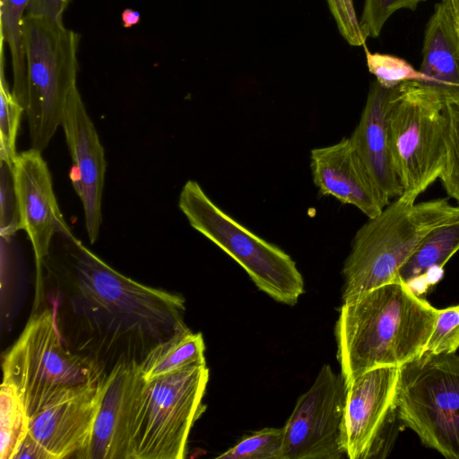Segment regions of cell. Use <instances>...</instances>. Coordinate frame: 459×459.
Masks as SVG:
<instances>
[{
    "label": "cell",
    "instance_id": "obj_1",
    "mask_svg": "<svg viewBox=\"0 0 459 459\" xmlns=\"http://www.w3.org/2000/svg\"><path fill=\"white\" fill-rule=\"evenodd\" d=\"M438 308L402 280L342 302L335 325L337 358L346 383L378 367H401L420 357Z\"/></svg>",
    "mask_w": 459,
    "mask_h": 459
},
{
    "label": "cell",
    "instance_id": "obj_2",
    "mask_svg": "<svg viewBox=\"0 0 459 459\" xmlns=\"http://www.w3.org/2000/svg\"><path fill=\"white\" fill-rule=\"evenodd\" d=\"M459 219L446 198L408 203L397 197L357 231L343 267L342 301L398 281L399 270L432 230Z\"/></svg>",
    "mask_w": 459,
    "mask_h": 459
},
{
    "label": "cell",
    "instance_id": "obj_3",
    "mask_svg": "<svg viewBox=\"0 0 459 459\" xmlns=\"http://www.w3.org/2000/svg\"><path fill=\"white\" fill-rule=\"evenodd\" d=\"M178 207L190 226L234 259L260 290L286 305L298 302L304 279L285 251L226 213L195 180L183 186Z\"/></svg>",
    "mask_w": 459,
    "mask_h": 459
},
{
    "label": "cell",
    "instance_id": "obj_4",
    "mask_svg": "<svg viewBox=\"0 0 459 459\" xmlns=\"http://www.w3.org/2000/svg\"><path fill=\"white\" fill-rule=\"evenodd\" d=\"M23 40L27 71V115L31 148L43 152L77 86L80 35L47 18L26 15Z\"/></svg>",
    "mask_w": 459,
    "mask_h": 459
},
{
    "label": "cell",
    "instance_id": "obj_5",
    "mask_svg": "<svg viewBox=\"0 0 459 459\" xmlns=\"http://www.w3.org/2000/svg\"><path fill=\"white\" fill-rule=\"evenodd\" d=\"M2 368L3 383L13 387L30 419L64 393L103 377L92 361L65 348L50 309L30 318Z\"/></svg>",
    "mask_w": 459,
    "mask_h": 459
},
{
    "label": "cell",
    "instance_id": "obj_6",
    "mask_svg": "<svg viewBox=\"0 0 459 459\" xmlns=\"http://www.w3.org/2000/svg\"><path fill=\"white\" fill-rule=\"evenodd\" d=\"M206 363L143 383L135 409L130 459H183L194 423L204 412Z\"/></svg>",
    "mask_w": 459,
    "mask_h": 459
},
{
    "label": "cell",
    "instance_id": "obj_7",
    "mask_svg": "<svg viewBox=\"0 0 459 459\" xmlns=\"http://www.w3.org/2000/svg\"><path fill=\"white\" fill-rule=\"evenodd\" d=\"M446 123L445 104L435 91L419 82L398 86L389 133L402 200L415 203L439 178L446 157Z\"/></svg>",
    "mask_w": 459,
    "mask_h": 459
},
{
    "label": "cell",
    "instance_id": "obj_8",
    "mask_svg": "<svg viewBox=\"0 0 459 459\" xmlns=\"http://www.w3.org/2000/svg\"><path fill=\"white\" fill-rule=\"evenodd\" d=\"M396 404L423 446L459 459V355L424 351L399 367Z\"/></svg>",
    "mask_w": 459,
    "mask_h": 459
},
{
    "label": "cell",
    "instance_id": "obj_9",
    "mask_svg": "<svg viewBox=\"0 0 459 459\" xmlns=\"http://www.w3.org/2000/svg\"><path fill=\"white\" fill-rule=\"evenodd\" d=\"M65 237L85 301L143 333L157 335L167 330L173 334L186 327L183 321L185 299L180 295L133 281L111 268L73 234Z\"/></svg>",
    "mask_w": 459,
    "mask_h": 459
},
{
    "label": "cell",
    "instance_id": "obj_10",
    "mask_svg": "<svg viewBox=\"0 0 459 459\" xmlns=\"http://www.w3.org/2000/svg\"><path fill=\"white\" fill-rule=\"evenodd\" d=\"M399 367L369 369L346 383L342 444L349 459H384L403 422L396 404Z\"/></svg>",
    "mask_w": 459,
    "mask_h": 459
},
{
    "label": "cell",
    "instance_id": "obj_11",
    "mask_svg": "<svg viewBox=\"0 0 459 459\" xmlns=\"http://www.w3.org/2000/svg\"><path fill=\"white\" fill-rule=\"evenodd\" d=\"M346 382L325 364L297 401L283 431L281 459H341Z\"/></svg>",
    "mask_w": 459,
    "mask_h": 459
},
{
    "label": "cell",
    "instance_id": "obj_12",
    "mask_svg": "<svg viewBox=\"0 0 459 459\" xmlns=\"http://www.w3.org/2000/svg\"><path fill=\"white\" fill-rule=\"evenodd\" d=\"M41 152L33 148L22 152L12 166L20 230H25L31 242L38 276L53 238L72 234L59 209Z\"/></svg>",
    "mask_w": 459,
    "mask_h": 459
},
{
    "label": "cell",
    "instance_id": "obj_13",
    "mask_svg": "<svg viewBox=\"0 0 459 459\" xmlns=\"http://www.w3.org/2000/svg\"><path fill=\"white\" fill-rule=\"evenodd\" d=\"M143 381L135 360L119 362L103 377L91 440L79 459H130L135 409Z\"/></svg>",
    "mask_w": 459,
    "mask_h": 459
},
{
    "label": "cell",
    "instance_id": "obj_14",
    "mask_svg": "<svg viewBox=\"0 0 459 459\" xmlns=\"http://www.w3.org/2000/svg\"><path fill=\"white\" fill-rule=\"evenodd\" d=\"M61 126L73 160L70 178L82 204L86 231L93 244L102 221L107 162L104 149L77 86L69 95Z\"/></svg>",
    "mask_w": 459,
    "mask_h": 459
},
{
    "label": "cell",
    "instance_id": "obj_15",
    "mask_svg": "<svg viewBox=\"0 0 459 459\" xmlns=\"http://www.w3.org/2000/svg\"><path fill=\"white\" fill-rule=\"evenodd\" d=\"M103 377L64 393L30 419L29 434L49 459H79L88 446Z\"/></svg>",
    "mask_w": 459,
    "mask_h": 459
},
{
    "label": "cell",
    "instance_id": "obj_16",
    "mask_svg": "<svg viewBox=\"0 0 459 459\" xmlns=\"http://www.w3.org/2000/svg\"><path fill=\"white\" fill-rule=\"evenodd\" d=\"M310 169L321 195L353 205L368 219L378 215L386 206L350 137L311 150Z\"/></svg>",
    "mask_w": 459,
    "mask_h": 459
},
{
    "label": "cell",
    "instance_id": "obj_17",
    "mask_svg": "<svg viewBox=\"0 0 459 459\" xmlns=\"http://www.w3.org/2000/svg\"><path fill=\"white\" fill-rule=\"evenodd\" d=\"M398 86L385 88L377 81L369 89L359 121L350 136L363 165L385 204L402 195L393 158L389 114Z\"/></svg>",
    "mask_w": 459,
    "mask_h": 459
},
{
    "label": "cell",
    "instance_id": "obj_18",
    "mask_svg": "<svg viewBox=\"0 0 459 459\" xmlns=\"http://www.w3.org/2000/svg\"><path fill=\"white\" fill-rule=\"evenodd\" d=\"M420 82L435 91L444 104L459 103V25L446 4H436L426 27Z\"/></svg>",
    "mask_w": 459,
    "mask_h": 459
},
{
    "label": "cell",
    "instance_id": "obj_19",
    "mask_svg": "<svg viewBox=\"0 0 459 459\" xmlns=\"http://www.w3.org/2000/svg\"><path fill=\"white\" fill-rule=\"evenodd\" d=\"M458 250L459 219L428 233L399 270V278L416 293L425 290L429 272L443 268Z\"/></svg>",
    "mask_w": 459,
    "mask_h": 459
},
{
    "label": "cell",
    "instance_id": "obj_20",
    "mask_svg": "<svg viewBox=\"0 0 459 459\" xmlns=\"http://www.w3.org/2000/svg\"><path fill=\"white\" fill-rule=\"evenodd\" d=\"M204 351L203 335L185 327L147 353L139 363L142 375L145 380H152L188 366L206 363Z\"/></svg>",
    "mask_w": 459,
    "mask_h": 459
},
{
    "label": "cell",
    "instance_id": "obj_21",
    "mask_svg": "<svg viewBox=\"0 0 459 459\" xmlns=\"http://www.w3.org/2000/svg\"><path fill=\"white\" fill-rule=\"evenodd\" d=\"M30 0H0L1 38L7 43L13 68V93L24 107L27 100V71L23 20Z\"/></svg>",
    "mask_w": 459,
    "mask_h": 459
},
{
    "label": "cell",
    "instance_id": "obj_22",
    "mask_svg": "<svg viewBox=\"0 0 459 459\" xmlns=\"http://www.w3.org/2000/svg\"><path fill=\"white\" fill-rule=\"evenodd\" d=\"M30 417L16 391L2 383L0 391V459H14L29 433Z\"/></svg>",
    "mask_w": 459,
    "mask_h": 459
},
{
    "label": "cell",
    "instance_id": "obj_23",
    "mask_svg": "<svg viewBox=\"0 0 459 459\" xmlns=\"http://www.w3.org/2000/svg\"><path fill=\"white\" fill-rule=\"evenodd\" d=\"M4 41L1 39L0 67V160L13 166L17 156L16 140L24 107L10 90L4 75Z\"/></svg>",
    "mask_w": 459,
    "mask_h": 459
},
{
    "label": "cell",
    "instance_id": "obj_24",
    "mask_svg": "<svg viewBox=\"0 0 459 459\" xmlns=\"http://www.w3.org/2000/svg\"><path fill=\"white\" fill-rule=\"evenodd\" d=\"M283 428H265L245 437L218 459H281Z\"/></svg>",
    "mask_w": 459,
    "mask_h": 459
},
{
    "label": "cell",
    "instance_id": "obj_25",
    "mask_svg": "<svg viewBox=\"0 0 459 459\" xmlns=\"http://www.w3.org/2000/svg\"><path fill=\"white\" fill-rule=\"evenodd\" d=\"M365 48L367 66L383 87L394 88L406 82L425 81V75L404 59L382 53H371Z\"/></svg>",
    "mask_w": 459,
    "mask_h": 459
},
{
    "label": "cell",
    "instance_id": "obj_26",
    "mask_svg": "<svg viewBox=\"0 0 459 459\" xmlns=\"http://www.w3.org/2000/svg\"><path fill=\"white\" fill-rule=\"evenodd\" d=\"M446 117V157L439 176L451 198L459 205V103L445 105Z\"/></svg>",
    "mask_w": 459,
    "mask_h": 459
},
{
    "label": "cell",
    "instance_id": "obj_27",
    "mask_svg": "<svg viewBox=\"0 0 459 459\" xmlns=\"http://www.w3.org/2000/svg\"><path fill=\"white\" fill-rule=\"evenodd\" d=\"M426 0H365L361 18L359 21L360 30L367 39L380 34L389 17L398 10H415Z\"/></svg>",
    "mask_w": 459,
    "mask_h": 459
},
{
    "label": "cell",
    "instance_id": "obj_28",
    "mask_svg": "<svg viewBox=\"0 0 459 459\" xmlns=\"http://www.w3.org/2000/svg\"><path fill=\"white\" fill-rule=\"evenodd\" d=\"M459 349V305L438 309L435 328L424 351L455 353Z\"/></svg>",
    "mask_w": 459,
    "mask_h": 459
},
{
    "label": "cell",
    "instance_id": "obj_29",
    "mask_svg": "<svg viewBox=\"0 0 459 459\" xmlns=\"http://www.w3.org/2000/svg\"><path fill=\"white\" fill-rule=\"evenodd\" d=\"M0 236L13 237L20 230L13 168L0 160Z\"/></svg>",
    "mask_w": 459,
    "mask_h": 459
},
{
    "label": "cell",
    "instance_id": "obj_30",
    "mask_svg": "<svg viewBox=\"0 0 459 459\" xmlns=\"http://www.w3.org/2000/svg\"><path fill=\"white\" fill-rule=\"evenodd\" d=\"M71 0H30L26 15L43 17L64 24L63 16Z\"/></svg>",
    "mask_w": 459,
    "mask_h": 459
},
{
    "label": "cell",
    "instance_id": "obj_31",
    "mask_svg": "<svg viewBox=\"0 0 459 459\" xmlns=\"http://www.w3.org/2000/svg\"><path fill=\"white\" fill-rule=\"evenodd\" d=\"M22 458L49 459V456L28 433L14 455V459Z\"/></svg>",
    "mask_w": 459,
    "mask_h": 459
},
{
    "label": "cell",
    "instance_id": "obj_32",
    "mask_svg": "<svg viewBox=\"0 0 459 459\" xmlns=\"http://www.w3.org/2000/svg\"><path fill=\"white\" fill-rule=\"evenodd\" d=\"M123 26L125 28H132L140 22V13L131 8H126L121 14Z\"/></svg>",
    "mask_w": 459,
    "mask_h": 459
},
{
    "label": "cell",
    "instance_id": "obj_33",
    "mask_svg": "<svg viewBox=\"0 0 459 459\" xmlns=\"http://www.w3.org/2000/svg\"><path fill=\"white\" fill-rule=\"evenodd\" d=\"M452 11L455 18L459 22V0H442Z\"/></svg>",
    "mask_w": 459,
    "mask_h": 459
},
{
    "label": "cell",
    "instance_id": "obj_34",
    "mask_svg": "<svg viewBox=\"0 0 459 459\" xmlns=\"http://www.w3.org/2000/svg\"><path fill=\"white\" fill-rule=\"evenodd\" d=\"M458 25H459V22H458Z\"/></svg>",
    "mask_w": 459,
    "mask_h": 459
}]
</instances>
